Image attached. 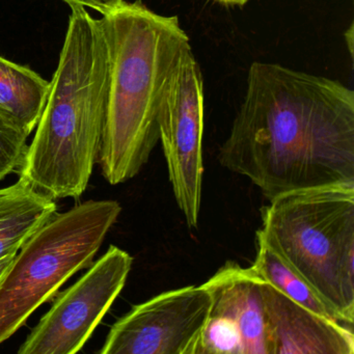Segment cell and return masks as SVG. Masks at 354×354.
<instances>
[{"label": "cell", "mask_w": 354, "mask_h": 354, "mask_svg": "<svg viewBox=\"0 0 354 354\" xmlns=\"http://www.w3.org/2000/svg\"><path fill=\"white\" fill-rule=\"evenodd\" d=\"M218 160L269 201L354 185L353 91L337 80L256 62Z\"/></svg>", "instance_id": "1"}, {"label": "cell", "mask_w": 354, "mask_h": 354, "mask_svg": "<svg viewBox=\"0 0 354 354\" xmlns=\"http://www.w3.org/2000/svg\"><path fill=\"white\" fill-rule=\"evenodd\" d=\"M69 26L48 99L19 178L53 200L80 198L98 162L111 59L103 22L70 6Z\"/></svg>", "instance_id": "2"}, {"label": "cell", "mask_w": 354, "mask_h": 354, "mask_svg": "<svg viewBox=\"0 0 354 354\" xmlns=\"http://www.w3.org/2000/svg\"><path fill=\"white\" fill-rule=\"evenodd\" d=\"M101 20L111 75L98 162L104 179L118 185L140 174L158 144L165 88L190 43L177 16L159 15L140 0H124Z\"/></svg>", "instance_id": "3"}, {"label": "cell", "mask_w": 354, "mask_h": 354, "mask_svg": "<svg viewBox=\"0 0 354 354\" xmlns=\"http://www.w3.org/2000/svg\"><path fill=\"white\" fill-rule=\"evenodd\" d=\"M259 233L350 326L354 322V185L269 201Z\"/></svg>", "instance_id": "4"}, {"label": "cell", "mask_w": 354, "mask_h": 354, "mask_svg": "<svg viewBox=\"0 0 354 354\" xmlns=\"http://www.w3.org/2000/svg\"><path fill=\"white\" fill-rule=\"evenodd\" d=\"M121 212L117 201H86L55 213L24 243L0 279V345L70 277L94 263Z\"/></svg>", "instance_id": "5"}, {"label": "cell", "mask_w": 354, "mask_h": 354, "mask_svg": "<svg viewBox=\"0 0 354 354\" xmlns=\"http://www.w3.org/2000/svg\"><path fill=\"white\" fill-rule=\"evenodd\" d=\"M158 123L176 202L187 225L198 227L204 174V84L192 46L183 51L167 82Z\"/></svg>", "instance_id": "6"}, {"label": "cell", "mask_w": 354, "mask_h": 354, "mask_svg": "<svg viewBox=\"0 0 354 354\" xmlns=\"http://www.w3.org/2000/svg\"><path fill=\"white\" fill-rule=\"evenodd\" d=\"M133 259L109 246L76 283L55 298L18 354H74L82 349L125 287Z\"/></svg>", "instance_id": "7"}, {"label": "cell", "mask_w": 354, "mask_h": 354, "mask_svg": "<svg viewBox=\"0 0 354 354\" xmlns=\"http://www.w3.org/2000/svg\"><path fill=\"white\" fill-rule=\"evenodd\" d=\"M212 306L204 285L171 290L133 306L111 326L100 354H196Z\"/></svg>", "instance_id": "8"}, {"label": "cell", "mask_w": 354, "mask_h": 354, "mask_svg": "<svg viewBox=\"0 0 354 354\" xmlns=\"http://www.w3.org/2000/svg\"><path fill=\"white\" fill-rule=\"evenodd\" d=\"M203 285L212 306L196 354H269L263 281L252 267L225 263Z\"/></svg>", "instance_id": "9"}, {"label": "cell", "mask_w": 354, "mask_h": 354, "mask_svg": "<svg viewBox=\"0 0 354 354\" xmlns=\"http://www.w3.org/2000/svg\"><path fill=\"white\" fill-rule=\"evenodd\" d=\"M269 354H354L350 327L320 316L263 281Z\"/></svg>", "instance_id": "10"}, {"label": "cell", "mask_w": 354, "mask_h": 354, "mask_svg": "<svg viewBox=\"0 0 354 354\" xmlns=\"http://www.w3.org/2000/svg\"><path fill=\"white\" fill-rule=\"evenodd\" d=\"M55 213V201L22 178L0 188V259L17 254Z\"/></svg>", "instance_id": "11"}, {"label": "cell", "mask_w": 354, "mask_h": 354, "mask_svg": "<svg viewBox=\"0 0 354 354\" xmlns=\"http://www.w3.org/2000/svg\"><path fill=\"white\" fill-rule=\"evenodd\" d=\"M49 90L50 82L34 70L0 55V113L30 136L40 121Z\"/></svg>", "instance_id": "12"}, {"label": "cell", "mask_w": 354, "mask_h": 354, "mask_svg": "<svg viewBox=\"0 0 354 354\" xmlns=\"http://www.w3.org/2000/svg\"><path fill=\"white\" fill-rule=\"evenodd\" d=\"M252 270L265 283L279 290L283 295L329 320L353 328L325 304L316 292L281 258L260 233H257V256Z\"/></svg>", "instance_id": "13"}, {"label": "cell", "mask_w": 354, "mask_h": 354, "mask_svg": "<svg viewBox=\"0 0 354 354\" xmlns=\"http://www.w3.org/2000/svg\"><path fill=\"white\" fill-rule=\"evenodd\" d=\"M28 136L26 130L0 113V181L19 171L28 151Z\"/></svg>", "instance_id": "14"}, {"label": "cell", "mask_w": 354, "mask_h": 354, "mask_svg": "<svg viewBox=\"0 0 354 354\" xmlns=\"http://www.w3.org/2000/svg\"><path fill=\"white\" fill-rule=\"evenodd\" d=\"M63 1L69 6L78 5L90 8L102 15L109 13L124 3V0H63Z\"/></svg>", "instance_id": "15"}, {"label": "cell", "mask_w": 354, "mask_h": 354, "mask_svg": "<svg viewBox=\"0 0 354 354\" xmlns=\"http://www.w3.org/2000/svg\"><path fill=\"white\" fill-rule=\"evenodd\" d=\"M16 254H8V256L0 259V279H1V277H3V275H5V273L7 272L9 267L11 266L12 262H13Z\"/></svg>", "instance_id": "16"}, {"label": "cell", "mask_w": 354, "mask_h": 354, "mask_svg": "<svg viewBox=\"0 0 354 354\" xmlns=\"http://www.w3.org/2000/svg\"><path fill=\"white\" fill-rule=\"evenodd\" d=\"M353 24L350 26L349 30H346L345 32V39H346V44H347L348 49H349L350 55H351L352 59H353Z\"/></svg>", "instance_id": "17"}, {"label": "cell", "mask_w": 354, "mask_h": 354, "mask_svg": "<svg viewBox=\"0 0 354 354\" xmlns=\"http://www.w3.org/2000/svg\"><path fill=\"white\" fill-rule=\"evenodd\" d=\"M215 1L227 6H243L248 3V0H215Z\"/></svg>", "instance_id": "18"}]
</instances>
